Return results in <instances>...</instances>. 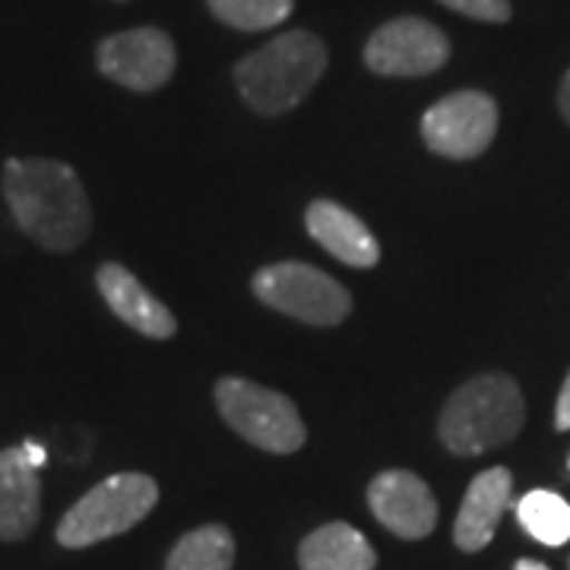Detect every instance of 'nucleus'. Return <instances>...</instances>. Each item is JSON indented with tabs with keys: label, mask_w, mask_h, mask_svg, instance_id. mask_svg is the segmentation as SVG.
Returning a JSON list of instances; mask_svg holds the SVG:
<instances>
[{
	"label": "nucleus",
	"mask_w": 570,
	"mask_h": 570,
	"mask_svg": "<svg viewBox=\"0 0 570 570\" xmlns=\"http://www.w3.org/2000/svg\"><path fill=\"white\" fill-rule=\"evenodd\" d=\"M3 197L17 225L45 250H77L92 232L80 175L58 159H7Z\"/></svg>",
	"instance_id": "1"
},
{
	"label": "nucleus",
	"mask_w": 570,
	"mask_h": 570,
	"mask_svg": "<svg viewBox=\"0 0 570 570\" xmlns=\"http://www.w3.org/2000/svg\"><path fill=\"white\" fill-rule=\"evenodd\" d=\"M326 45L314 32L292 29L235 63V86L250 111L276 118L305 102L326 73Z\"/></svg>",
	"instance_id": "2"
},
{
	"label": "nucleus",
	"mask_w": 570,
	"mask_h": 570,
	"mask_svg": "<svg viewBox=\"0 0 570 570\" xmlns=\"http://www.w3.org/2000/svg\"><path fill=\"white\" fill-rule=\"evenodd\" d=\"M527 422V403L508 374H479L453 390L441 419L438 438L456 456H479L510 444Z\"/></svg>",
	"instance_id": "3"
},
{
	"label": "nucleus",
	"mask_w": 570,
	"mask_h": 570,
	"mask_svg": "<svg viewBox=\"0 0 570 570\" xmlns=\"http://www.w3.org/2000/svg\"><path fill=\"white\" fill-rule=\"evenodd\" d=\"M159 504L156 479L142 472H118L102 479L96 489L82 494L58 523V542L63 549H89L105 539L124 535L146 520Z\"/></svg>",
	"instance_id": "4"
},
{
	"label": "nucleus",
	"mask_w": 570,
	"mask_h": 570,
	"mask_svg": "<svg viewBox=\"0 0 570 570\" xmlns=\"http://www.w3.org/2000/svg\"><path fill=\"white\" fill-rule=\"evenodd\" d=\"M213 396L225 425L242 434L247 444L279 456L305 448L307 428L285 393L261 387L247 377H219Z\"/></svg>",
	"instance_id": "5"
},
{
	"label": "nucleus",
	"mask_w": 570,
	"mask_h": 570,
	"mask_svg": "<svg viewBox=\"0 0 570 570\" xmlns=\"http://www.w3.org/2000/svg\"><path fill=\"white\" fill-rule=\"evenodd\" d=\"M250 288L266 307L302 324L336 326L352 314V295L346 285L302 261H283L257 269Z\"/></svg>",
	"instance_id": "6"
},
{
	"label": "nucleus",
	"mask_w": 570,
	"mask_h": 570,
	"mask_svg": "<svg viewBox=\"0 0 570 570\" xmlns=\"http://www.w3.org/2000/svg\"><path fill=\"white\" fill-rule=\"evenodd\" d=\"M498 134V102L489 92L460 89L434 102L422 115V140L444 159H475Z\"/></svg>",
	"instance_id": "7"
},
{
	"label": "nucleus",
	"mask_w": 570,
	"mask_h": 570,
	"mask_svg": "<svg viewBox=\"0 0 570 570\" xmlns=\"http://www.w3.org/2000/svg\"><path fill=\"white\" fill-rule=\"evenodd\" d=\"M450 61V39L422 17L384 22L365 45V67L377 77H428Z\"/></svg>",
	"instance_id": "8"
},
{
	"label": "nucleus",
	"mask_w": 570,
	"mask_h": 570,
	"mask_svg": "<svg viewBox=\"0 0 570 570\" xmlns=\"http://www.w3.org/2000/svg\"><path fill=\"white\" fill-rule=\"evenodd\" d=\"M96 63L108 80L118 82L124 89L156 92L171 80L178 51H175V41L168 32L156 29V26H140V29L115 32L99 41Z\"/></svg>",
	"instance_id": "9"
},
{
	"label": "nucleus",
	"mask_w": 570,
	"mask_h": 570,
	"mask_svg": "<svg viewBox=\"0 0 570 570\" xmlns=\"http://www.w3.org/2000/svg\"><path fill=\"white\" fill-rule=\"evenodd\" d=\"M367 508L384 530L409 542L425 539L438 527V501L425 479H419L409 469L381 472L367 485Z\"/></svg>",
	"instance_id": "10"
},
{
	"label": "nucleus",
	"mask_w": 570,
	"mask_h": 570,
	"mask_svg": "<svg viewBox=\"0 0 570 570\" xmlns=\"http://www.w3.org/2000/svg\"><path fill=\"white\" fill-rule=\"evenodd\" d=\"M96 285L102 292L111 314L149 340H171L178 333V321L146 285L121 264H102L96 273Z\"/></svg>",
	"instance_id": "11"
},
{
	"label": "nucleus",
	"mask_w": 570,
	"mask_h": 570,
	"mask_svg": "<svg viewBox=\"0 0 570 570\" xmlns=\"http://www.w3.org/2000/svg\"><path fill=\"white\" fill-rule=\"evenodd\" d=\"M41 520V479L26 450H0V542L29 539Z\"/></svg>",
	"instance_id": "12"
},
{
	"label": "nucleus",
	"mask_w": 570,
	"mask_h": 570,
	"mask_svg": "<svg viewBox=\"0 0 570 570\" xmlns=\"http://www.w3.org/2000/svg\"><path fill=\"white\" fill-rule=\"evenodd\" d=\"M305 228L340 264L355 266V269H371L381 264V245L371 235V228L336 200H314L307 206Z\"/></svg>",
	"instance_id": "13"
},
{
	"label": "nucleus",
	"mask_w": 570,
	"mask_h": 570,
	"mask_svg": "<svg viewBox=\"0 0 570 570\" xmlns=\"http://www.w3.org/2000/svg\"><path fill=\"white\" fill-rule=\"evenodd\" d=\"M510 489H513V475L504 466H491L472 479L456 513V523H453L456 549L475 554L489 546L510 504Z\"/></svg>",
	"instance_id": "14"
},
{
	"label": "nucleus",
	"mask_w": 570,
	"mask_h": 570,
	"mask_svg": "<svg viewBox=\"0 0 570 570\" xmlns=\"http://www.w3.org/2000/svg\"><path fill=\"white\" fill-rule=\"evenodd\" d=\"M302 570H374L377 551L371 549L362 532L348 523H326L321 530L307 532L298 546Z\"/></svg>",
	"instance_id": "15"
},
{
	"label": "nucleus",
	"mask_w": 570,
	"mask_h": 570,
	"mask_svg": "<svg viewBox=\"0 0 570 570\" xmlns=\"http://www.w3.org/2000/svg\"><path fill=\"white\" fill-rule=\"evenodd\" d=\"M235 564V539L232 532L209 523L200 530L184 532L165 561V570H232Z\"/></svg>",
	"instance_id": "16"
},
{
	"label": "nucleus",
	"mask_w": 570,
	"mask_h": 570,
	"mask_svg": "<svg viewBox=\"0 0 570 570\" xmlns=\"http://www.w3.org/2000/svg\"><path fill=\"white\" fill-rule=\"evenodd\" d=\"M517 520L542 546H564L570 539V504L554 491H530L517 501Z\"/></svg>",
	"instance_id": "17"
},
{
	"label": "nucleus",
	"mask_w": 570,
	"mask_h": 570,
	"mask_svg": "<svg viewBox=\"0 0 570 570\" xmlns=\"http://www.w3.org/2000/svg\"><path fill=\"white\" fill-rule=\"evenodd\" d=\"M209 13L232 29L242 32H264L288 20L295 0H206Z\"/></svg>",
	"instance_id": "18"
},
{
	"label": "nucleus",
	"mask_w": 570,
	"mask_h": 570,
	"mask_svg": "<svg viewBox=\"0 0 570 570\" xmlns=\"http://www.w3.org/2000/svg\"><path fill=\"white\" fill-rule=\"evenodd\" d=\"M444 3L448 10H456L469 20H482V22H508L510 20V0H438Z\"/></svg>",
	"instance_id": "19"
},
{
	"label": "nucleus",
	"mask_w": 570,
	"mask_h": 570,
	"mask_svg": "<svg viewBox=\"0 0 570 570\" xmlns=\"http://www.w3.org/2000/svg\"><path fill=\"white\" fill-rule=\"evenodd\" d=\"M554 425L561 431H570V371L564 377V387L558 393V406H554Z\"/></svg>",
	"instance_id": "20"
},
{
	"label": "nucleus",
	"mask_w": 570,
	"mask_h": 570,
	"mask_svg": "<svg viewBox=\"0 0 570 570\" xmlns=\"http://www.w3.org/2000/svg\"><path fill=\"white\" fill-rule=\"evenodd\" d=\"M22 450H26L29 463H32L36 469H41L45 463H48V453H45V448H39L36 441H22Z\"/></svg>",
	"instance_id": "21"
},
{
	"label": "nucleus",
	"mask_w": 570,
	"mask_h": 570,
	"mask_svg": "<svg viewBox=\"0 0 570 570\" xmlns=\"http://www.w3.org/2000/svg\"><path fill=\"white\" fill-rule=\"evenodd\" d=\"M558 108H561L564 121L570 124V70L564 73V80H561V89H558Z\"/></svg>",
	"instance_id": "22"
},
{
	"label": "nucleus",
	"mask_w": 570,
	"mask_h": 570,
	"mask_svg": "<svg viewBox=\"0 0 570 570\" xmlns=\"http://www.w3.org/2000/svg\"><path fill=\"white\" fill-rule=\"evenodd\" d=\"M513 570H549L546 564H539V561H530V558H523V561H517V568Z\"/></svg>",
	"instance_id": "23"
}]
</instances>
